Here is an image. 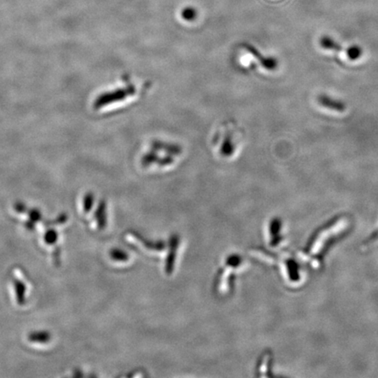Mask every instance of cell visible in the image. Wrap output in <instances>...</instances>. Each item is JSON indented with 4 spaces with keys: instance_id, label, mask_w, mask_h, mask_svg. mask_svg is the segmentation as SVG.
<instances>
[{
    "instance_id": "cell-2",
    "label": "cell",
    "mask_w": 378,
    "mask_h": 378,
    "mask_svg": "<svg viewBox=\"0 0 378 378\" xmlns=\"http://www.w3.org/2000/svg\"><path fill=\"white\" fill-rule=\"evenodd\" d=\"M318 102L323 107L327 108L330 110L336 111H344L346 110V105L343 102L334 99L331 96L326 95H320L318 96Z\"/></svg>"
},
{
    "instance_id": "cell-3",
    "label": "cell",
    "mask_w": 378,
    "mask_h": 378,
    "mask_svg": "<svg viewBox=\"0 0 378 378\" xmlns=\"http://www.w3.org/2000/svg\"><path fill=\"white\" fill-rule=\"evenodd\" d=\"M28 340L34 343L44 344L51 340V334L47 331H34L29 334Z\"/></svg>"
},
{
    "instance_id": "cell-1",
    "label": "cell",
    "mask_w": 378,
    "mask_h": 378,
    "mask_svg": "<svg viewBox=\"0 0 378 378\" xmlns=\"http://www.w3.org/2000/svg\"><path fill=\"white\" fill-rule=\"evenodd\" d=\"M127 89H117L112 92H108L98 96L95 103H94V107L95 109H100V108L106 106L109 104L114 103V102L120 101L127 95Z\"/></svg>"
},
{
    "instance_id": "cell-6",
    "label": "cell",
    "mask_w": 378,
    "mask_h": 378,
    "mask_svg": "<svg viewBox=\"0 0 378 378\" xmlns=\"http://www.w3.org/2000/svg\"><path fill=\"white\" fill-rule=\"evenodd\" d=\"M95 215L99 229H104L106 226V204L105 201L100 203L95 211Z\"/></svg>"
},
{
    "instance_id": "cell-8",
    "label": "cell",
    "mask_w": 378,
    "mask_h": 378,
    "mask_svg": "<svg viewBox=\"0 0 378 378\" xmlns=\"http://www.w3.org/2000/svg\"><path fill=\"white\" fill-rule=\"evenodd\" d=\"M44 241L48 245H54L58 241V233L54 229H50L46 231L44 236Z\"/></svg>"
},
{
    "instance_id": "cell-12",
    "label": "cell",
    "mask_w": 378,
    "mask_h": 378,
    "mask_svg": "<svg viewBox=\"0 0 378 378\" xmlns=\"http://www.w3.org/2000/svg\"><path fill=\"white\" fill-rule=\"evenodd\" d=\"M14 209H15L16 212L21 213V214L27 212V206L25 203H16L14 204Z\"/></svg>"
},
{
    "instance_id": "cell-10",
    "label": "cell",
    "mask_w": 378,
    "mask_h": 378,
    "mask_svg": "<svg viewBox=\"0 0 378 378\" xmlns=\"http://www.w3.org/2000/svg\"><path fill=\"white\" fill-rule=\"evenodd\" d=\"M94 201H95V197L92 193H88L85 194V196L83 198V211L85 213H89L93 208Z\"/></svg>"
},
{
    "instance_id": "cell-9",
    "label": "cell",
    "mask_w": 378,
    "mask_h": 378,
    "mask_svg": "<svg viewBox=\"0 0 378 378\" xmlns=\"http://www.w3.org/2000/svg\"><path fill=\"white\" fill-rule=\"evenodd\" d=\"M362 54H363V50L359 46H357V45L349 46L347 49V57L352 61L359 59L362 56Z\"/></svg>"
},
{
    "instance_id": "cell-13",
    "label": "cell",
    "mask_w": 378,
    "mask_h": 378,
    "mask_svg": "<svg viewBox=\"0 0 378 378\" xmlns=\"http://www.w3.org/2000/svg\"><path fill=\"white\" fill-rule=\"evenodd\" d=\"M67 219H68V216H67V215H65V214H62V215H60L58 218H57V222H59V223H63V222H65V221H67Z\"/></svg>"
},
{
    "instance_id": "cell-4",
    "label": "cell",
    "mask_w": 378,
    "mask_h": 378,
    "mask_svg": "<svg viewBox=\"0 0 378 378\" xmlns=\"http://www.w3.org/2000/svg\"><path fill=\"white\" fill-rule=\"evenodd\" d=\"M13 286L16 292L17 303L23 306L26 303V285L20 280H13Z\"/></svg>"
},
{
    "instance_id": "cell-11",
    "label": "cell",
    "mask_w": 378,
    "mask_h": 378,
    "mask_svg": "<svg viewBox=\"0 0 378 378\" xmlns=\"http://www.w3.org/2000/svg\"><path fill=\"white\" fill-rule=\"evenodd\" d=\"M28 215H29V218L31 220L32 222H37V221H40L41 217H42L41 213L37 209H33L29 210Z\"/></svg>"
},
{
    "instance_id": "cell-7",
    "label": "cell",
    "mask_w": 378,
    "mask_h": 378,
    "mask_svg": "<svg viewBox=\"0 0 378 378\" xmlns=\"http://www.w3.org/2000/svg\"><path fill=\"white\" fill-rule=\"evenodd\" d=\"M249 51L250 52L253 53V55H255L256 57H258V58L260 60V62H261L262 64H263V66L265 67V68H268V69H274V68H277L278 66V62L276 61V59L274 58H265V57H263V56L259 54L257 50L255 49V48H253V47H249Z\"/></svg>"
},
{
    "instance_id": "cell-5",
    "label": "cell",
    "mask_w": 378,
    "mask_h": 378,
    "mask_svg": "<svg viewBox=\"0 0 378 378\" xmlns=\"http://www.w3.org/2000/svg\"><path fill=\"white\" fill-rule=\"evenodd\" d=\"M320 45L325 49L334 50L337 52L344 50L338 42H336L335 40H333L332 38L329 36H323L322 38H320Z\"/></svg>"
}]
</instances>
